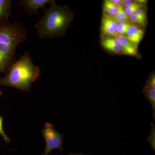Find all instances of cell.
I'll return each instance as SVG.
<instances>
[{
  "instance_id": "6da1fadb",
  "label": "cell",
  "mask_w": 155,
  "mask_h": 155,
  "mask_svg": "<svg viewBox=\"0 0 155 155\" xmlns=\"http://www.w3.org/2000/svg\"><path fill=\"white\" fill-rule=\"evenodd\" d=\"M41 19L34 27L40 38H53L64 36L74 19V12L67 6L57 5L54 1Z\"/></svg>"
},
{
  "instance_id": "7a4b0ae2",
  "label": "cell",
  "mask_w": 155,
  "mask_h": 155,
  "mask_svg": "<svg viewBox=\"0 0 155 155\" xmlns=\"http://www.w3.org/2000/svg\"><path fill=\"white\" fill-rule=\"evenodd\" d=\"M27 39L26 28L17 22L0 25V72L6 74L17 61L16 49Z\"/></svg>"
},
{
  "instance_id": "3957f363",
  "label": "cell",
  "mask_w": 155,
  "mask_h": 155,
  "mask_svg": "<svg viewBox=\"0 0 155 155\" xmlns=\"http://www.w3.org/2000/svg\"><path fill=\"white\" fill-rule=\"evenodd\" d=\"M40 68L34 64L30 53L25 51L11 65L5 75L0 77V86H8L28 92L32 84L39 77Z\"/></svg>"
},
{
  "instance_id": "277c9868",
  "label": "cell",
  "mask_w": 155,
  "mask_h": 155,
  "mask_svg": "<svg viewBox=\"0 0 155 155\" xmlns=\"http://www.w3.org/2000/svg\"><path fill=\"white\" fill-rule=\"evenodd\" d=\"M45 141L44 152L41 155H48L52 150L58 149L62 152L64 144V136L55 130L54 125L47 122L41 131Z\"/></svg>"
},
{
  "instance_id": "5b68a950",
  "label": "cell",
  "mask_w": 155,
  "mask_h": 155,
  "mask_svg": "<svg viewBox=\"0 0 155 155\" xmlns=\"http://www.w3.org/2000/svg\"><path fill=\"white\" fill-rule=\"evenodd\" d=\"M118 23L113 17L103 14L101 22V36H116Z\"/></svg>"
},
{
  "instance_id": "8992f818",
  "label": "cell",
  "mask_w": 155,
  "mask_h": 155,
  "mask_svg": "<svg viewBox=\"0 0 155 155\" xmlns=\"http://www.w3.org/2000/svg\"><path fill=\"white\" fill-rule=\"evenodd\" d=\"M54 0H21L19 4L23 9L28 12V15L38 14V11L40 8L45 9L47 4H51Z\"/></svg>"
},
{
  "instance_id": "52a82bcc",
  "label": "cell",
  "mask_w": 155,
  "mask_h": 155,
  "mask_svg": "<svg viewBox=\"0 0 155 155\" xmlns=\"http://www.w3.org/2000/svg\"><path fill=\"white\" fill-rule=\"evenodd\" d=\"M101 44L102 47L109 52L122 54L121 45L115 36H101Z\"/></svg>"
},
{
  "instance_id": "ba28073f",
  "label": "cell",
  "mask_w": 155,
  "mask_h": 155,
  "mask_svg": "<svg viewBox=\"0 0 155 155\" xmlns=\"http://www.w3.org/2000/svg\"><path fill=\"white\" fill-rule=\"evenodd\" d=\"M145 32L143 27L131 24L124 36L138 48L143 38Z\"/></svg>"
},
{
  "instance_id": "9c48e42d",
  "label": "cell",
  "mask_w": 155,
  "mask_h": 155,
  "mask_svg": "<svg viewBox=\"0 0 155 155\" xmlns=\"http://www.w3.org/2000/svg\"><path fill=\"white\" fill-rule=\"evenodd\" d=\"M116 37L122 47V54L140 58V54L135 46L129 41L125 36L118 34Z\"/></svg>"
},
{
  "instance_id": "30bf717a",
  "label": "cell",
  "mask_w": 155,
  "mask_h": 155,
  "mask_svg": "<svg viewBox=\"0 0 155 155\" xmlns=\"http://www.w3.org/2000/svg\"><path fill=\"white\" fill-rule=\"evenodd\" d=\"M12 1L0 0V25L9 22L11 17V10Z\"/></svg>"
},
{
  "instance_id": "8fae6325",
  "label": "cell",
  "mask_w": 155,
  "mask_h": 155,
  "mask_svg": "<svg viewBox=\"0 0 155 155\" xmlns=\"http://www.w3.org/2000/svg\"><path fill=\"white\" fill-rule=\"evenodd\" d=\"M119 8L114 5L110 0H105L103 2V14L114 17L118 13Z\"/></svg>"
},
{
  "instance_id": "7c38bea8",
  "label": "cell",
  "mask_w": 155,
  "mask_h": 155,
  "mask_svg": "<svg viewBox=\"0 0 155 155\" xmlns=\"http://www.w3.org/2000/svg\"><path fill=\"white\" fill-rule=\"evenodd\" d=\"M142 92L147 99L149 101L151 104L153 111V117H155V89L145 85Z\"/></svg>"
},
{
  "instance_id": "4fadbf2b",
  "label": "cell",
  "mask_w": 155,
  "mask_h": 155,
  "mask_svg": "<svg viewBox=\"0 0 155 155\" xmlns=\"http://www.w3.org/2000/svg\"><path fill=\"white\" fill-rule=\"evenodd\" d=\"M129 21L131 24L144 27L146 26L147 23V16H140L134 14L129 17Z\"/></svg>"
},
{
  "instance_id": "5bb4252c",
  "label": "cell",
  "mask_w": 155,
  "mask_h": 155,
  "mask_svg": "<svg viewBox=\"0 0 155 155\" xmlns=\"http://www.w3.org/2000/svg\"><path fill=\"white\" fill-rule=\"evenodd\" d=\"M113 18L118 24L123 22H130L129 17L125 14L122 7H119L118 13Z\"/></svg>"
},
{
  "instance_id": "9a60e30c",
  "label": "cell",
  "mask_w": 155,
  "mask_h": 155,
  "mask_svg": "<svg viewBox=\"0 0 155 155\" xmlns=\"http://www.w3.org/2000/svg\"><path fill=\"white\" fill-rule=\"evenodd\" d=\"M142 6H144L140 5L138 3L136 2L135 1H134V2L132 5H130L128 7H124V8H123V9L124 12L127 15V17H130L134 14H135L137 9L140 8V7H142Z\"/></svg>"
},
{
  "instance_id": "2e32d148",
  "label": "cell",
  "mask_w": 155,
  "mask_h": 155,
  "mask_svg": "<svg viewBox=\"0 0 155 155\" xmlns=\"http://www.w3.org/2000/svg\"><path fill=\"white\" fill-rule=\"evenodd\" d=\"M131 23L130 22H123L119 23L117 27V31L118 34L125 36Z\"/></svg>"
},
{
  "instance_id": "e0dca14e",
  "label": "cell",
  "mask_w": 155,
  "mask_h": 155,
  "mask_svg": "<svg viewBox=\"0 0 155 155\" xmlns=\"http://www.w3.org/2000/svg\"><path fill=\"white\" fill-rule=\"evenodd\" d=\"M4 119L2 116H0V135H2L4 141L6 143H8L11 141V138L9 137L5 133L3 127V121Z\"/></svg>"
},
{
  "instance_id": "ac0fdd59",
  "label": "cell",
  "mask_w": 155,
  "mask_h": 155,
  "mask_svg": "<svg viewBox=\"0 0 155 155\" xmlns=\"http://www.w3.org/2000/svg\"><path fill=\"white\" fill-rule=\"evenodd\" d=\"M145 85L155 89V75L153 72L150 75Z\"/></svg>"
},
{
  "instance_id": "d6986e66",
  "label": "cell",
  "mask_w": 155,
  "mask_h": 155,
  "mask_svg": "<svg viewBox=\"0 0 155 155\" xmlns=\"http://www.w3.org/2000/svg\"><path fill=\"white\" fill-rule=\"evenodd\" d=\"M110 1L115 5V6L118 7H122V2L123 0H110Z\"/></svg>"
},
{
  "instance_id": "ffe728a7",
  "label": "cell",
  "mask_w": 155,
  "mask_h": 155,
  "mask_svg": "<svg viewBox=\"0 0 155 155\" xmlns=\"http://www.w3.org/2000/svg\"><path fill=\"white\" fill-rule=\"evenodd\" d=\"M134 2V1H132V0H123L122 6H123V8L128 7V6L132 5Z\"/></svg>"
},
{
  "instance_id": "44dd1931",
  "label": "cell",
  "mask_w": 155,
  "mask_h": 155,
  "mask_svg": "<svg viewBox=\"0 0 155 155\" xmlns=\"http://www.w3.org/2000/svg\"><path fill=\"white\" fill-rule=\"evenodd\" d=\"M135 2L142 5L145 6L146 5L148 1L146 0H136Z\"/></svg>"
},
{
  "instance_id": "7402d4cb",
  "label": "cell",
  "mask_w": 155,
  "mask_h": 155,
  "mask_svg": "<svg viewBox=\"0 0 155 155\" xmlns=\"http://www.w3.org/2000/svg\"><path fill=\"white\" fill-rule=\"evenodd\" d=\"M67 155H85L83 153H70Z\"/></svg>"
},
{
  "instance_id": "603a6c76",
  "label": "cell",
  "mask_w": 155,
  "mask_h": 155,
  "mask_svg": "<svg viewBox=\"0 0 155 155\" xmlns=\"http://www.w3.org/2000/svg\"><path fill=\"white\" fill-rule=\"evenodd\" d=\"M2 95H3L2 92V91H1V90H0V97L2 96Z\"/></svg>"
}]
</instances>
